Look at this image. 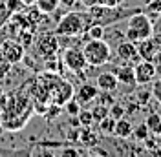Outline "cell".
Here are the masks:
<instances>
[{
	"mask_svg": "<svg viewBox=\"0 0 161 157\" xmlns=\"http://www.w3.org/2000/svg\"><path fill=\"white\" fill-rule=\"evenodd\" d=\"M33 110V102L28 95H6V100L0 108V124L4 130H22L28 122Z\"/></svg>",
	"mask_w": 161,
	"mask_h": 157,
	"instance_id": "1",
	"label": "cell"
},
{
	"mask_svg": "<svg viewBox=\"0 0 161 157\" xmlns=\"http://www.w3.org/2000/svg\"><path fill=\"white\" fill-rule=\"evenodd\" d=\"M92 24L93 20L88 11H70L57 22L53 33L57 37H79L86 33Z\"/></svg>",
	"mask_w": 161,
	"mask_h": 157,
	"instance_id": "2",
	"label": "cell"
},
{
	"mask_svg": "<svg viewBox=\"0 0 161 157\" xmlns=\"http://www.w3.org/2000/svg\"><path fill=\"white\" fill-rule=\"evenodd\" d=\"M154 35V24L148 19V15H145L143 11L132 13L126 20V31H125V39L137 44L141 40L148 39Z\"/></svg>",
	"mask_w": 161,
	"mask_h": 157,
	"instance_id": "3",
	"label": "cell"
},
{
	"mask_svg": "<svg viewBox=\"0 0 161 157\" xmlns=\"http://www.w3.org/2000/svg\"><path fill=\"white\" fill-rule=\"evenodd\" d=\"M82 55L88 62V66L99 68L103 64H106L112 59V49L108 42L103 39H90L82 46Z\"/></svg>",
	"mask_w": 161,
	"mask_h": 157,
	"instance_id": "4",
	"label": "cell"
},
{
	"mask_svg": "<svg viewBox=\"0 0 161 157\" xmlns=\"http://www.w3.org/2000/svg\"><path fill=\"white\" fill-rule=\"evenodd\" d=\"M35 48L39 49V53L42 57H55L57 51H59V37L53 31L40 33L35 39Z\"/></svg>",
	"mask_w": 161,
	"mask_h": 157,
	"instance_id": "5",
	"label": "cell"
},
{
	"mask_svg": "<svg viewBox=\"0 0 161 157\" xmlns=\"http://www.w3.org/2000/svg\"><path fill=\"white\" fill-rule=\"evenodd\" d=\"M62 62L64 66L70 69V71H75V73H80L88 68V62L82 55V49L79 48H66L64 49V55H62Z\"/></svg>",
	"mask_w": 161,
	"mask_h": 157,
	"instance_id": "6",
	"label": "cell"
},
{
	"mask_svg": "<svg viewBox=\"0 0 161 157\" xmlns=\"http://www.w3.org/2000/svg\"><path fill=\"white\" fill-rule=\"evenodd\" d=\"M0 59L9 64H19L24 59V46L15 40H6L0 46Z\"/></svg>",
	"mask_w": 161,
	"mask_h": 157,
	"instance_id": "7",
	"label": "cell"
},
{
	"mask_svg": "<svg viewBox=\"0 0 161 157\" xmlns=\"http://www.w3.org/2000/svg\"><path fill=\"white\" fill-rule=\"evenodd\" d=\"M134 75H136V84H139V86L150 84L156 78V64L150 60L141 59L137 64H134Z\"/></svg>",
	"mask_w": 161,
	"mask_h": 157,
	"instance_id": "8",
	"label": "cell"
},
{
	"mask_svg": "<svg viewBox=\"0 0 161 157\" xmlns=\"http://www.w3.org/2000/svg\"><path fill=\"white\" fill-rule=\"evenodd\" d=\"M115 53H117V57L121 60H125V62H130V64H137L141 60L139 53H137V46L130 42V40H123L117 44V49H115Z\"/></svg>",
	"mask_w": 161,
	"mask_h": 157,
	"instance_id": "9",
	"label": "cell"
},
{
	"mask_svg": "<svg viewBox=\"0 0 161 157\" xmlns=\"http://www.w3.org/2000/svg\"><path fill=\"white\" fill-rule=\"evenodd\" d=\"M117 84H119V82H117V77H115V73H112V71L99 73L97 78H95V86H97V89L104 91V93H112V91H115Z\"/></svg>",
	"mask_w": 161,
	"mask_h": 157,
	"instance_id": "10",
	"label": "cell"
},
{
	"mask_svg": "<svg viewBox=\"0 0 161 157\" xmlns=\"http://www.w3.org/2000/svg\"><path fill=\"white\" fill-rule=\"evenodd\" d=\"M115 77H117V82L119 84H125V86H134L136 84V75H134V64L130 62H125L115 68Z\"/></svg>",
	"mask_w": 161,
	"mask_h": 157,
	"instance_id": "11",
	"label": "cell"
},
{
	"mask_svg": "<svg viewBox=\"0 0 161 157\" xmlns=\"http://www.w3.org/2000/svg\"><path fill=\"white\" fill-rule=\"evenodd\" d=\"M77 100H79L80 104H90L93 102L95 99H97V86L95 84H88V82H84V84H80V88L77 89Z\"/></svg>",
	"mask_w": 161,
	"mask_h": 157,
	"instance_id": "12",
	"label": "cell"
},
{
	"mask_svg": "<svg viewBox=\"0 0 161 157\" xmlns=\"http://www.w3.org/2000/svg\"><path fill=\"white\" fill-rule=\"evenodd\" d=\"M132 130H134V126H132L130 121L121 117L115 121V126H114V133L112 135L121 137V139H128V137H132Z\"/></svg>",
	"mask_w": 161,
	"mask_h": 157,
	"instance_id": "13",
	"label": "cell"
},
{
	"mask_svg": "<svg viewBox=\"0 0 161 157\" xmlns=\"http://www.w3.org/2000/svg\"><path fill=\"white\" fill-rule=\"evenodd\" d=\"M77 139H79L77 143H80V144H84V146H88V148L97 146V143H99L97 133H95L93 130H90V128H80L79 137H77Z\"/></svg>",
	"mask_w": 161,
	"mask_h": 157,
	"instance_id": "14",
	"label": "cell"
},
{
	"mask_svg": "<svg viewBox=\"0 0 161 157\" xmlns=\"http://www.w3.org/2000/svg\"><path fill=\"white\" fill-rule=\"evenodd\" d=\"M35 6H37V9H39L40 13H44V15H53L55 11L59 9L60 0H37Z\"/></svg>",
	"mask_w": 161,
	"mask_h": 157,
	"instance_id": "15",
	"label": "cell"
},
{
	"mask_svg": "<svg viewBox=\"0 0 161 157\" xmlns=\"http://www.w3.org/2000/svg\"><path fill=\"white\" fill-rule=\"evenodd\" d=\"M148 135H150V130H148V126L145 122L132 130V137H134V141H137V143H143L145 139H148Z\"/></svg>",
	"mask_w": 161,
	"mask_h": 157,
	"instance_id": "16",
	"label": "cell"
},
{
	"mask_svg": "<svg viewBox=\"0 0 161 157\" xmlns=\"http://www.w3.org/2000/svg\"><path fill=\"white\" fill-rule=\"evenodd\" d=\"M77 117V121H79L80 128H90L92 124H93V115H92V110H82L80 108V111L75 115Z\"/></svg>",
	"mask_w": 161,
	"mask_h": 157,
	"instance_id": "17",
	"label": "cell"
},
{
	"mask_svg": "<svg viewBox=\"0 0 161 157\" xmlns=\"http://www.w3.org/2000/svg\"><path fill=\"white\" fill-rule=\"evenodd\" d=\"M86 39H104V26H101V24H92L90 28L86 30Z\"/></svg>",
	"mask_w": 161,
	"mask_h": 157,
	"instance_id": "18",
	"label": "cell"
},
{
	"mask_svg": "<svg viewBox=\"0 0 161 157\" xmlns=\"http://www.w3.org/2000/svg\"><path fill=\"white\" fill-rule=\"evenodd\" d=\"M114 126H115V119H112L110 115H106L104 119L99 121V130L104 135H112L114 133Z\"/></svg>",
	"mask_w": 161,
	"mask_h": 157,
	"instance_id": "19",
	"label": "cell"
},
{
	"mask_svg": "<svg viewBox=\"0 0 161 157\" xmlns=\"http://www.w3.org/2000/svg\"><path fill=\"white\" fill-rule=\"evenodd\" d=\"M59 157H84V152L75 146H62L59 150Z\"/></svg>",
	"mask_w": 161,
	"mask_h": 157,
	"instance_id": "20",
	"label": "cell"
},
{
	"mask_svg": "<svg viewBox=\"0 0 161 157\" xmlns=\"http://www.w3.org/2000/svg\"><path fill=\"white\" fill-rule=\"evenodd\" d=\"M11 15H13V13H11L9 8L6 6V0H0V31L6 26V22L11 19Z\"/></svg>",
	"mask_w": 161,
	"mask_h": 157,
	"instance_id": "21",
	"label": "cell"
},
{
	"mask_svg": "<svg viewBox=\"0 0 161 157\" xmlns=\"http://www.w3.org/2000/svg\"><path fill=\"white\" fill-rule=\"evenodd\" d=\"M147 9H148V13H150V17L148 19H158V15H159V9H161V0H150L148 4H147Z\"/></svg>",
	"mask_w": 161,
	"mask_h": 157,
	"instance_id": "22",
	"label": "cell"
},
{
	"mask_svg": "<svg viewBox=\"0 0 161 157\" xmlns=\"http://www.w3.org/2000/svg\"><path fill=\"white\" fill-rule=\"evenodd\" d=\"M92 115H93V121L99 122L101 119H104L106 115H108V106H104V104H97L95 108L92 110Z\"/></svg>",
	"mask_w": 161,
	"mask_h": 157,
	"instance_id": "23",
	"label": "cell"
},
{
	"mask_svg": "<svg viewBox=\"0 0 161 157\" xmlns=\"http://www.w3.org/2000/svg\"><path fill=\"white\" fill-rule=\"evenodd\" d=\"M125 111L126 110L123 108L121 104H110V108H108V115H110L112 119H121V117H125Z\"/></svg>",
	"mask_w": 161,
	"mask_h": 157,
	"instance_id": "24",
	"label": "cell"
},
{
	"mask_svg": "<svg viewBox=\"0 0 161 157\" xmlns=\"http://www.w3.org/2000/svg\"><path fill=\"white\" fill-rule=\"evenodd\" d=\"M159 121H161L159 113H150V115L147 117V121H145V124L148 126L150 132H156V128H158V124H159Z\"/></svg>",
	"mask_w": 161,
	"mask_h": 157,
	"instance_id": "25",
	"label": "cell"
},
{
	"mask_svg": "<svg viewBox=\"0 0 161 157\" xmlns=\"http://www.w3.org/2000/svg\"><path fill=\"white\" fill-rule=\"evenodd\" d=\"M66 110H68V113H70V115L75 117V115L80 111V102L77 100V99H70V100L66 102Z\"/></svg>",
	"mask_w": 161,
	"mask_h": 157,
	"instance_id": "26",
	"label": "cell"
},
{
	"mask_svg": "<svg viewBox=\"0 0 161 157\" xmlns=\"http://www.w3.org/2000/svg\"><path fill=\"white\" fill-rule=\"evenodd\" d=\"M6 6L9 8L11 13H20V9H24L22 0H6Z\"/></svg>",
	"mask_w": 161,
	"mask_h": 157,
	"instance_id": "27",
	"label": "cell"
},
{
	"mask_svg": "<svg viewBox=\"0 0 161 157\" xmlns=\"http://www.w3.org/2000/svg\"><path fill=\"white\" fill-rule=\"evenodd\" d=\"M152 95H154V99L161 104V77L154 82V86H152Z\"/></svg>",
	"mask_w": 161,
	"mask_h": 157,
	"instance_id": "28",
	"label": "cell"
},
{
	"mask_svg": "<svg viewBox=\"0 0 161 157\" xmlns=\"http://www.w3.org/2000/svg\"><path fill=\"white\" fill-rule=\"evenodd\" d=\"M6 157H31V150H17V152H11L9 155H6Z\"/></svg>",
	"mask_w": 161,
	"mask_h": 157,
	"instance_id": "29",
	"label": "cell"
},
{
	"mask_svg": "<svg viewBox=\"0 0 161 157\" xmlns=\"http://www.w3.org/2000/svg\"><path fill=\"white\" fill-rule=\"evenodd\" d=\"M148 95H152V91H139V93H137V100H139V104L145 106V104L148 102V99H150Z\"/></svg>",
	"mask_w": 161,
	"mask_h": 157,
	"instance_id": "30",
	"label": "cell"
},
{
	"mask_svg": "<svg viewBox=\"0 0 161 157\" xmlns=\"http://www.w3.org/2000/svg\"><path fill=\"white\" fill-rule=\"evenodd\" d=\"M35 157H55V155H53V152H51V150L42 148V150H39V152L35 154Z\"/></svg>",
	"mask_w": 161,
	"mask_h": 157,
	"instance_id": "31",
	"label": "cell"
},
{
	"mask_svg": "<svg viewBox=\"0 0 161 157\" xmlns=\"http://www.w3.org/2000/svg\"><path fill=\"white\" fill-rule=\"evenodd\" d=\"M82 2L86 4V8H90V6H95V4H103V6H104L106 0H82Z\"/></svg>",
	"mask_w": 161,
	"mask_h": 157,
	"instance_id": "32",
	"label": "cell"
},
{
	"mask_svg": "<svg viewBox=\"0 0 161 157\" xmlns=\"http://www.w3.org/2000/svg\"><path fill=\"white\" fill-rule=\"evenodd\" d=\"M75 2H77V0H60V6H64V8H73Z\"/></svg>",
	"mask_w": 161,
	"mask_h": 157,
	"instance_id": "33",
	"label": "cell"
},
{
	"mask_svg": "<svg viewBox=\"0 0 161 157\" xmlns=\"http://www.w3.org/2000/svg\"><path fill=\"white\" fill-rule=\"evenodd\" d=\"M35 2H37V0H22L24 6H35Z\"/></svg>",
	"mask_w": 161,
	"mask_h": 157,
	"instance_id": "34",
	"label": "cell"
},
{
	"mask_svg": "<svg viewBox=\"0 0 161 157\" xmlns=\"http://www.w3.org/2000/svg\"><path fill=\"white\" fill-rule=\"evenodd\" d=\"M154 133H158V135H161V121H159V124H158V128H156V132Z\"/></svg>",
	"mask_w": 161,
	"mask_h": 157,
	"instance_id": "35",
	"label": "cell"
},
{
	"mask_svg": "<svg viewBox=\"0 0 161 157\" xmlns=\"http://www.w3.org/2000/svg\"><path fill=\"white\" fill-rule=\"evenodd\" d=\"M4 132H6V130H4V126H2V124H0V135H2Z\"/></svg>",
	"mask_w": 161,
	"mask_h": 157,
	"instance_id": "36",
	"label": "cell"
},
{
	"mask_svg": "<svg viewBox=\"0 0 161 157\" xmlns=\"http://www.w3.org/2000/svg\"><path fill=\"white\" fill-rule=\"evenodd\" d=\"M2 95H4V88H2V86H0V97H2Z\"/></svg>",
	"mask_w": 161,
	"mask_h": 157,
	"instance_id": "37",
	"label": "cell"
},
{
	"mask_svg": "<svg viewBox=\"0 0 161 157\" xmlns=\"http://www.w3.org/2000/svg\"><path fill=\"white\" fill-rule=\"evenodd\" d=\"M88 157H103V155H99V154H95V155H88Z\"/></svg>",
	"mask_w": 161,
	"mask_h": 157,
	"instance_id": "38",
	"label": "cell"
},
{
	"mask_svg": "<svg viewBox=\"0 0 161 157\" xmlns=\"http://www.w3.org/2000/svg\"><path fill=\"white\" fill-rule=\"evenodd\" d=\"M156 155H158V157H161V152H156Z\"/></svg>",
	"mask_w": 161,
	"mask_h": 157,
	"instance_id": "39",
	"label": "cell"
},
{
	"mask_svg": "<svg viewBox=\"0 0 161 157\" xmlns=\"http://www.w3.org/2000/svg\"><path fill=\"white\" fill-rule=\"evenodd\" d=\"M121 2H123V0H117V4H121Z\"/></svg>",
	"mask_w": 161,
	"mask_h": 157,
	"instance_id": "40",
	"label": "cell"
}]
</instances>
